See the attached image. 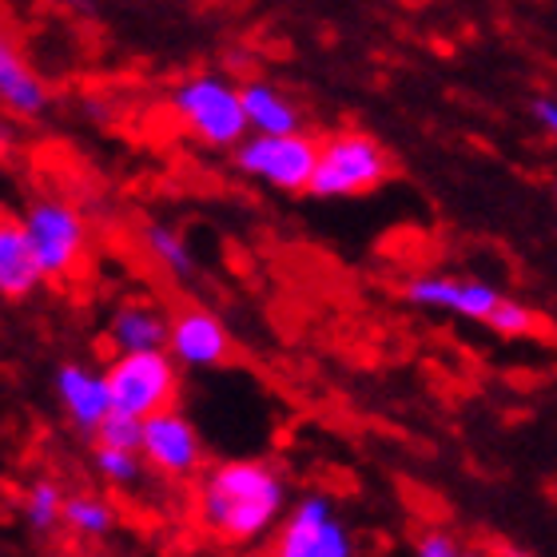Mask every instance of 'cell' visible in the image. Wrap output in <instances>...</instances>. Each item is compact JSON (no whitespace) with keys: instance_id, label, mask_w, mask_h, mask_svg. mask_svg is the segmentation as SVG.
Here are the masks:
<instances>
[{"instance_id":"1","label":"cell","mask_w":557,"mask_h":557,"mask_svg":"<svg viewBox=\"0 0 557 557\" xmlns=\"http://www.w3.org/2000/svg\"><path fill=\"white\" fill-rule=\"evenodd\" d=\"M199 525L223 546H247L287 518V478L263 458H227L199 474Z\"/></svg>"},{"instance_id":"2","label":"cell","mask_w":557,"mask_h":557,"mask_svg":"<svg viewBox=\"0 0 557 557\" xmlns=\"http://www.w3.org/2000/svg\"><path fill=\"white\" fill-rule=\"evenodd\" d=\"M168 108L172 116L184 124L199 144L208 148H239L247 144L251 128H247V112H244V92L235 88L232 81H223L215 72H196L172 88L168 96Z\"/></svg>"},{"instance_id":"3","label":"cell","mask_w":557,"mask_h":557,"mask_svg":"<svg viewBox=\"0 0 557 557\" xmlns=\"http://www.w3.org/2000/svg\"><path fill=\"white\" fill-rule=\"evenodd\" d=\"M395 163L386 148L367 132H331L319 148V168H314L311 196L319 199H350L367 196L379 184H386Z\"/></svg>"},{"instance_id":"4","label":"cell","mask_w":557,"mask_h":557,"mask_svg":"<svg viewBox=\"0 0 557 557\" xmlns=\"http://www.w3.org/2000/svg\"><path fill=\"white\" fill-rule=\"evenodd\" d=\"M21 227L33 244V256L45 278H69L88 256V220L69 199L40 196L21 211Z\"/></svg>"},{"instance_id":"5","label":"cell","mask_w":557,"mask_h":557,"mask_svg":"<svg viewBox=\"0 0 557 557\" xmlns=\"http://www.w3.org/2000/svg\"><path fill=\"white\" fill-rule=\"evenodd\" d=\"M108 386L120 414H132L139 422L175 410L180 398V362L168 350H148V355H116L108 362Z\"/></svg>"},{"instance_id":"6","label":"cell","mask_w":557,"mask_h":557,"mask_svg":"<svg viewBox=\"0 0 557 557\" xmlns=\"http://www.w3.org/2000/svg\"><path fill=\"white\" fill-rule=\"evenodd\" d=\"M323 139L311 132L299 136H247L235 148V172L251 175L275 191H311Z\"/></svg>"},{"instance_id":"7","label":"cell","mask_w":557,"mask_h":557,"mask_svg":"<svg viewBox=\"0 0 557 557\" xmlns=\"http://www.w3.org/2000/svg\"><path fill=\"white\" fill-rule=\"evenodd\" d=\"M268 557H355V537L338 518L335 502L311 490L287 510Z\"/></svg>"},{"instance_id":"8","label":"cell","mask_w":557,"mask_h":557,"mask_svg":"<svg viewBox=\"0 0 557 557\" xmlns=\"http://www.w3.org/2000/svg\"><path fill=\"white\" fill-rule=\"evenodd\" d=\"M144 462L163 478H196L203 470V438L184 410H163L144 422Z\"/></svg>"},{"instance_id":"9","label":"cell","mask_w":557,"mask_h":557,"mask_svg":"<svg viewBox=\"0 0 557 557\" xmlns=\"http://www.w3.org/2000/svg\"><path fill=\"white\" fill-rule=\"evenodd\" d=\"M168 355L187 371H211L232 359V335L215 311L184 302L172 314V338H168Z\"/></svg>"},{"instance_id":"10","label":"cell","mask_w":557,"mask_h":557,"mask_svg":"<svg viewBox=\"0 0 557 557\" xmlns=\"http://www.w3.org/2000/svg\"><path fill=\"white\" fill-rule=\"evenodd\" d=\"M57 386V403L64 410L72 426L84 430V434H100L108 418L116 414V403H112V386H108V374L104 371H92V367H84V362H64L52 379Z\"/></svg>"},{"instance_id":"11","label":"cell","mask_w":557,"mask_h":557,"mask_svg":"<svg viewBox=\"0 0 557 557\" xmlns=\"http://www.w3.org/2000/svg\"><path fill=\"white\" fill-rule=\"evenodd\" d=\"M168 338H172V314H163L148 299L120 302L112 319H108V347L116 350V355L168 350Z\"/></svg>"},{"instance_id":"12","label":"cell","mask_w":557,"mask_h":557,"mask_svg":"<svg viewBox=\"0 0 557 557\" xmlns=\"http://www.w3.org/2000/svg\"><path fill=\"white\" fill-rule=\"evenodd\" d=\"M239 92H244L251 136H299V132H307L302 128V108L271 81H247L239 84Z\"/></svg>"},{"instance_id":"13","label":"cell","mask_w":557,"mask_h":557,"mask_svg":"<svg viewBox=\"0 0 557 557\" xmlns=\"http://www.w3.org/2000/svg\"><path fill=\"white\" fill-rule=\"evenodd\" d=\"M40 283H45V271L36 263L33 244H28L21 220H4L0 223V295L9 302H21Z\"/></svg>"},{"instance_id":"14","label":"cell","mask_w":557,"mask_h":557,"mask_svg":"<svg viewBox=\"0 0 557 557\" xmlns=\"http://www.w3.org/2000/svg\"><path fill=\"white\" fill-rule=\"evenodd\" d=\"M0 100L12 116H40L48 108V88L12 45H0Z\"/></svg>"},{"instance_id":"15","label":"cell","mask_w":557,"mask_h":557,"mask_svg":"<svg viewBox=\"0 0 557 557\" xmlns=\"http://www.w3.org/2000/svg\"><path fill=\"white\" fill-rule=\"evenodd\" d=\"M64 506H69V494L52 478H40L21 494V518L33 534H52L57 525H64Z\"/></svg>"},{"instance_id":"16","label":"cell","mask_w":557,"mask_h":557,"mask_svg":"<svg viewBox=\"0 0 557 557\" xmlns=\"http://www.w3.org/2000/svg\"><path fill=\"white\" fill-rule=\"evenodd\" d=\"M139 239H144L148 256L156 259L168 275H175V278L196 275V256H191V247L184 244V235L175 232V227H168V223H144Z\"/></svg>"},{"instance_id":"17","label":"cell","mask_w":557,"mask_h":557,"mask_svg":"<svg viewBox=\"0 0 557 557\" xmlns=\"http://www.w3.org/2000/svg\"><path fill=\"white\" fill-rule=\"evenodd\" d=\"M64 525L81 537H108L116 530V506L96 494H69Z\"/></svg>"},{"instance_id":"18","label":"cell","mask_w":557,"mask_h":557,"mask_svg":"<svg viewBox=\"0 0 557 557\" xmlns=\"http://www.w3.org/2000/svg\"><path fill=\"white\" fill-rule=\"evenodd\" d=\"M458 290H462V278L454 275H414L403 283V299L414 302V307H426V311H458Z\"/></svg>"},{"instance_id":"19","label":"cell","mask_w":557,"mask_h":557,"mask_svg":"<svg viewBox=\"0 0 557 557\" xmlns=\"http://www.w3.org/2000/svg\"><path fill=\"white\" fill-rule=\"evenodd\" d=\"M96 470H100V478H104L108 486L128 490V486H136V482H144V470H148V462H144V454L96 446Z\"/></svg>"},{"instance_id":"20","label":"cell","mask_w":557,"mask_h":557,"mask_svg":"<svg viewBox=\"0 0 557 557\" xmlns=\"http://www.w3.org/2000/svg\"><path fill=\"white\" fill-rule=\"evenodd\" d=\"M96 446H112V450H128V454H139L144 450V422L132 414H112L100 426V434H96Z\"/></svg>"},{"instance_id":"21","label":"cell","mask_w":557,"mask_h":557,"mask_svg":"<svg viewBox=\"0 0 557 557\" xmlns=\"http://www.w3.org/2000/svg\"><path fill=\"white\" fill-rule=\"evenodd\" d=\"M486 326L502 338H522V335H534L537 314L530 311V307H522L518 299H506L498 311H494V319H490Z\"/></svg>"},{"instance_id":"22","label":"cell","mask_w":557,"mask_h":557,"mask_svg":"<svg viewBox=\"0 0 557 557\" xmlns=\"http://www.w3.org/2000/svg\"><path fill=\"white\" fill-rule=\"evenodd\" d=\"M462 549L466 546L450 530H426V534H418V542H414V557H458Z\"/></svg>"},{"instance_id":"23","label":"cell","mask_w":557,"mask_h":557,"mask_svg":"<svg viewBox=\"0 0 557 557\" xmlns=\"http://www.w3.org/2000/svg\"><path fill=\"white\" fill-rule=\"evenodd\" d=\"M530 112H534L537 128L546 132V136L557 144V100H554V96H537L534 104H530Z\"/></svg>"},{"instance_id":"24","label":"cell","mask_w":557,"mask_h":557,"mask_svg":"<svg viewBox=\"0 0 557 557\" xmlns=\"http://www.w3.org/2000/svg\"><path fill=\"white\" fill-rule=\"evenodd\" d=\"M458 557H486V554H482V549H474V546H466V549H462V554H458Z\"/></svg>"}]
</instances>
